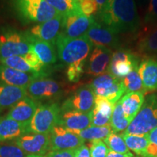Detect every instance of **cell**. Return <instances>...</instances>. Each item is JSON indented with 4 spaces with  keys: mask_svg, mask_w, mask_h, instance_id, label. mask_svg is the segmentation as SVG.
Returning <instances> with one entry per match:
<instances>
[{
    "mask_svg": "<svg viewBox=\"0 0 157 157\" xmlns=\"http://www.w3.org/2000/svg\"><path fill=\"white\" fill-rule=\"evenodd\" d=\"M61 34L68 38H78L85 35L95 22L93 16H87L82 12H75L63 16Z\"/></svg>",
    "mask_w": 157,
    "mask_h": 157,
    "instance_id": "obj_8",
    "label": "cell"
},
{
    "mask_svg": "<svg viewBox=\"0 0 157 157\" xmlns=\"http://www.w3.org/2000/svg\"><path fill=\"white\" fill-rule=\"evenodd\" d=\"M113 1V0H108V4H107V6H106V7H105V8H107V7H110V5H111V3H112ZM105 9H104V10H105ZM102 11H103V10H102Z\"/></svg>",
    "mask_w": 157,
    "mask_h": 157,
    "instance_id": "obj_46",
    "label": "cell"
},
{
    "mask_svg": "<svg viewBox=\"0 0 157 157\" xmlns=\"http://www.w3.org/2000/svg\"><path fill=\"white\" fill-rule=\"evenodd\" d=\"M138 73L147 92L157 90V60L146 58L140 63Z\"/></svg>",
    "mask_w": 157,
    "mask_h": 157,
    "instance_id": "obj_22",
    "label": "cell"
},
{
    "mask_svg": "<svg viewBox=\"0 0 157 157\" xmlns=\"http://www.w3.org/2000/svg\"><path fill=\"white\" fill-rule=\"evenodd\" d=\"M131 122L125 117L121 101H119L115 103L114 108L111 119V126L114 132L125 131Z\"/></svg>",
    "mask_w": 157,
    "mask_h": 157,
    "instance_id": "obj_30",
    "label": "cell"
},
{
    "mask_svg": "<svg viewBox=\"0 0 157 157\" xmlns=\"http://www.w3.org/2000/svg\"><path fill=\"white\" fill-rule=\"evenodd\" d=\"M113 132L111 124L103 127L90 126L83 130L73 132L84 140H94L105 139Z\"/></svg>",
    "mask_w": 157,
    "mask_h": 157,
    "instance_id": "obj_26",
    "label": "cell"
},
{
    "mask_svg": "<svg viewBox=\"0 0 157 157\" xmlns=\"http://www.w3.org/2000/svg\"><path fill=\"white\" fill-rule=\"evenodd\" d=\"M114 105L107 98L95 95V105L92 110L91 126L103 127L111 124Z\"/></svg>",
    "mask_w": 157,
    "mask_h": 157,
    "instance_id": "obj_19",
    "label": "cell"
},
{
    "mask_svg": "<svg viewBox=\"0 0 157 157\" xmlns=\"http://www.w3.org/2000/svg\"><path fill=\"white\" fill-rule=\"evenodd\" d=\"M25 154L16 144L0 145V157H24Z\"/></svg>",
    "mask_w": 157,
    "mask_h": 157,
    "instance_id": "obj_37",
    "label": "cell"
},
{
    "mask_svg": "<svg viewBox=\"0 0 157 157\" xmlns=\"http://www.w3.org/2000/svg\"><path fill=\"white\" fill-rule=\"evenodd\" d=\"M90 85L95 95L107 98L113 104L119 101V98L125 93L122 78L116 77L108 71L96 76Z\"/></svg>",
    "mask_w": 157,
    "mask_h": 157,
    "instance_id": "obj_7",
    "label": "cell"
},
{
    "mask_svg": "<svg viewBox=\"0 0 157 157\" xmlns=\"http://www.w3.org/2000/svg\"><path fill=\"white\" fill-rule=\"evenodd\" d=\"M60 15L66 16L75 12H81L78 1L72 0H45Z\"/></svg>",
    "mask_w": 157,
    "mask_h": 157,
    "instance_id": "obj_31",
    "label": "cell"
},
{
    "mask_svg": "<svg viewBox=\"0 0 157 157\" xmlns=\"http://www.w3.org/2000/svg\"><path fill=\"white\" fill-rule=\"evenodd\" d=\"M121 136L129 150L133 151L135 154L140 156L143 154L150 143L148 134L144 135H134L123 133Z\"/></svg>",
    "mask_w": 157,
    "mask_h": 157,
    "instance_id": "obj_28",
    "label": "cell"
},
{
    "mask_svg": "<svg viewBox=\"0 0 157 157\" xmlns=\"http://www.w3.org/2000/svg\"><path fill=\"white\" fill-rule=\"evenodd\" d=\"M32 50L26 33L12 29L0 33V60L12 56H23Z\"/></svg>",
    "mask_w": 157,
    "mask_h": 157,
    "instance_id": "obj_4",
    "label": "cell"
},
{
    "mask_svg": "<svg viewBox=\"0 0 157 157\" xmlns=\"http://www.w3.org/2000/svg\"><path fill=\"white\" fill-rule=\"evenodd\" d=\"M138 67H135L128 75L122 78L123 86L126 93L139 92L145 94L147 92L143 87L142 79L138 73Z\"/></svg>",
    "mask_w": 157,
    "mask_h": 157,
    "instance_id": "obj_29",
    "label": "cell"
},
{
    "mask_svg": "<svg viewBox=\"0 0 157 157\" xmlns=\"http://www.w3.org/2000/svg\"><path fill=\"white\" fill-rule=\"evenodd\" d=\"M139 58L129 61H111L108 72L116 77L123 78L130 73L135 67L139 66Z\"/></svg>",
    "mask_w": 157,
    "mask_h": 157,
    "instance_id": "obj_27",
    "label": "cell"
},
{
    "mask_svg": "<svg viewBox=\"0 0 157 157\" xmlns=\"http://www.w3.org/2000/svg\"><path fill=\"white\" fill-rule=\"evenodd\" d=\"M26 95L25 88L0 84V110L12 108Z\"/></svg>",
    "mask_w": 157,
    "mask_h": 157,
    "instance_id": "obj_24",
    "label": "cell"
},
{
    "mask_svg": "<svg viewBox=\"0 0 157 157\" xmlns=\"http://www.w3.org/2000/svg\"><path fill=\"white\" fill-rule=\"evenodd\" d=\"M106 157H134V156L130 152L127 153V154H120V153H117L112 151H110Z\"/></svg>",
    "mask_w": 157,
    "mask_h": 157,
    "instance_id": "obj_43",
    "label": "cell"
},
{
    "mask_svg": "<svg viewBox=\"0 0 157 157\" xmlns=\"http://www.w3.org/2000/svg\"><path fill=\"white\" fill-rule=\"evenodd\" d=\"M23 57L24 58L25 61L28 63L29 66L34 69L36 73L39 74H42L41 72H42L43 68H44V64L43 63L42 60H40V58H39L34 50H30L28 53H26Z\"/></svg>",
    "mask_w": 157,
    "mask_h": 157,
    "instance_id": "obj_38",
    "label": "cell"
},
{
    "mask_svg": "<svg viewBox=\"0 0 157 157\" xmlns=\"http://www.w3.org/2000/svg\"><path fill=\"white\" fill-rule=\"evenodd\" d=\"M50 135L51 151L74 150L84 143L81 137L60 125L55 126Z\"/></svg>",
    "mask_w": 157,
    "mask_h": 157,
    "instance_id": "obj_9",
    "label": "cell"
},
{
    "mask_svg": "<svg viewBox=\"0 0 157 157\" xmlns=\"http://www.w3.org/2000/svg\"><path fill=\"white\" fill-rule=\"evenodd\" d=\"M15 144L29 154L43 155L50 150V135L49 134H25L15 140Z\"/></svg>",
    "mask_w": 157,
    "mask_h": 157,
    "instance_id": "obj_13",
    "label": "cell"
},
{
    "mask_svg": "<svg viewBox=\"0 0 157 157\" xmlns=\"http://www.w3.org/2000/svg\"><path fill=\"white\" fill-rule=\"evenodd\" d=\"M104 142L110 151L120 154H127L129 152V149L121 135H118L113 132L106 138L104 139Z\"/></svg>",
    "mask_w": 157,
    "mask_h": 157,
    "instance_id": "obj_33",
    "label": "cell"
},
{
    "mask_svg": "<svg viewBox=\"0 0 157 157\" xmlns=\"http://www.w3.org/2000/svg\"><path fill=\"white\" fill-rule=\"evenodd\" d=\"M148 138L150 143L154 146L157 153V127L148 133Z\"/></svg>",
    "mask_w": 157,
    "mask_h": 157,
    "instance_id": "obj_42",
    "label": "cell"
},
{
    "mask_svg": "<svg viewBox=\"0 0 157 157\" xmlns=\"http://www.w3.org/2000/svg\"><path fill=\"white\" fill-rule=\"evenodd\" d=\"M90 151L91 157H106L110 151L106 144L101 140L90 141Z\"/></svg>",
    "mask_w": 157,
    "mask_h": 157,
    "instance_id": "obj_35",
    "label": "cell"
},
{
    "mask_svg": "<svg viewBox=\"0 0 157 157\" xmlns=\"http://www.w3.org/2000/svg\"><path fill=\"white\" fill-rule=\"evenodd\" d=\"M1 119H2V117H0V120H1Z\"/></svg>",
    "mask_w": 157,
    "mask_h": 157,
    "instance_id": "obj_48",
    "label": "cell"
},
{
    "mask_svg": "<svg viewBox=\"0 0 157 157\" xmlns=\"http://www.w3.org/2000/svg\"><path fill=\"white\" fill-rule=\"evenodd\" d=\"M63 19L64 17L59 14L50 21L34 25L29 32L36 38L55 44L62 32Z\"/></svg>",
    "mask_w": 157,
    "mask_h": 157,
    "instance_id": "obj_14",
    "label": "cell"
},
{
    "mask_svg": "<svg viewBox=\"0 0 157 157\" xmlns=\"http://www.w3.org/2000/svg\"><path fill=\"white\" fill-rule=\"evenodd\" d=\"M80 10L87 16H93L99 12V7L95 0H78Z\"/></svg>",
    "mask_w": 157,
    "mask_h": 157,
    "instance_id": "obj_39",
    "label": "cell"
},
{
    "mask_svg": "<svg viewBox=\"0 0 157 157\" xmlns=\"http://www.w3.org/2000/svg\"><path fill=\"white\" fill-rule=\"evenodd\" d=\"M102 24L117 34H134L140 27V21L134 0H113L98 13Z\"/></svg>",
    "mask_w": 157,
    "mask_h": 157,
    "instance_id": "obj_1",
    "label": "cell"
},
{
    "mask_svg": "<svg viewBox=\"0 0 157 157\" xmlns=\"http://www.w3.org/2000/svg\"><path fill=\"white\" fill-rule=\"evenodd\" d=\"M72 1H78V0H72Z\"/></svg>",
    "mask_w": 157,
    "mask_h": 157,
    "instance_id": "obj_47",
    "label": "cell"
},
{
    "mask_svg": "<svg viewBox=\"0 0 157 157\" xmlns=\"http://www.w3.org/2000/svg\"><path fill=\"white\" fill-rule=\"evenodd\" d=\"M112 55V51L109 48L95 47L90 56L87 66V74L98 76L107 72Z\"/></svg>",
    "mask_w": 157,
    "mask_h": 157,
    "instance_id": "obj_16",
    "label": "cell"
},
{
    "mask_svg": "<svg viewBox=\"0 0 157 157\" xmlns=\"http://www.w3.org/2000/svg\"><path fill=\"white\" fill-rule=\"evenodd\" d=\"M157 127V94L147 96L136 117L124 134L144 135Z\"/></svg>",
    "mask_w": 157,
    "mask_h": 157,
    "instance_id": "obj_3",
    "label": "cell"
},
{
    "mask_svg": "<svg viewBox=\"0 0 157 157\" xmlns=\"http://www.w3.org/2000/svg\"><path fill=\"white\" fill-rule=\"evenodd\" d=\"M29 133V127L8 117L0 120V142L17 139Z\"/></svg>",
    "mask_w": 157,
    "mask_h": 157,
    "instance_id": "obj_23",
    "label": "cell"
},
{
    "mask_svg": "<svg viewBox=\"0 0 157 157\" xmlns=\"http://www.w3.org/2000/svg\"><path fill=\"white\" fill-rule=\"evenodd\" d=\"M97 2L98 7H99V12L103 10L106 7L108 4V0H95Z\"/></svg>",
    "mask_w": 157,
    "mask_h": 157,
    "instance_id": "obj_44",
    "label": "cell"
},
{
    "mask_svg": "<svg viewBox=\"0 0 157 157\" xmlns=\"http://www.w3.org/2000/svg\"><path fill=\"white\" fill-rule=\"evenodd\" d=\"M60 91V85L58 82L41 76L31 82L26 88L27 95L34 101L50 100L56 98Z\"/></svg>",
    "mask_w": 157,
    "mask_h": 157,
    "instance_id": "obj_12",
    "label": "cell"
},
{
    "mask_svg": "<svg viewBox=\"0 0 157 157\" xmlns=\"http://www.w3.org/2000/svg\"><path fill=\"white\" fill-rule=\"evenodd\" d=\"M56 45L60 60L68 64L85 61L93 47L86 35L73 39L62 34L56 39Z\"/></svg>",
    "mask_w": 157,
    "mask_h": 157,
    "instance_id": "obj_2",
    "label": "cell"
},
{
    "mask_svg": "<svg viewBox=\"0 0 157 157\" xmlns=\"http://www.w3.org/2000/svg\"><path fill=\"white\" fill-rule=\"evenodd\" d=\"M120 101L125 117L131 122L142 107L144 94L139 92L127 93Z\"/></svg>",
    "mask_w": 157,
    "mask_h": 157,
    "instance_id": "obj_25",
    "label": "cell"
},
{
    "mask_svg": "<svg viewBox=\"0 0 157 157\" xmlns=\"http://www.w3.org/2000/svg\"><path fill=\"white\" fill-rule=\"evenodd\" d=\"M89 40L96 47L117 49L119 46L118 34L106 25L95 22L85 34Z\"/></svg>",
    "mask_w": 157,
    "mask_h": 157,
    "instance_id": "obj_11",
    "label": "cell"
},
{
    "mask_svg": "<svg viewBox=\"0 0 157 157\" xmlns=\"http://www.w3.org/2000/svg\"><path fill=\"white\" fill-rule=\"evenodd\" d=\"M60 108L56 103H48L37 107L29 127V133L49 134L58 125Z\"/></svg>",
    "mask_w": 157,
    "mask_h": 157,
    "instance_id": "obj_6",
    "label": "cell"
},
{
    "mask_svg": "<svg viewBox=\"0 0 157 157\" xmlns=\"http://www.w3.org/2000/svg\"><path fill=\"white\" fill-rule=\"evenodd\" d=\"M84 61L69 64L66 71L68 79L71 82H78L84 72Z\"/></svg>",
    "mask_w": 157,
    "mask_h": 157,
    "instance_id": "obj_34",
    "label": "cell"
},
{
    "mask_svg": "<svg viewBox=\"0 0 157 157\" xmlns=\"http://www.w3.org/2000/svg\"><path fill=\"white\" fill-rule=\"evenodd\" d=\"M144 23L146 27L157 25V0H150L148 10L144 17Z\"/></svg>",
    "mask_w": 157,
    "mask_h": 157,
    "instance_id": "obj_36",
    "label": "cell"
},
{
    "mask_svg": "<svg viewBox=\"0 0 157 157\" xmlns=\"http://www.w3.org/2000/svg\"><path fill=\"white\" fill-rule=\"evenodd\" d=\"M26 157H44L42 156V155H36V154H30L29 156H27Z\"/></svg>",
    "mask_w": 157,
    "mask_h": 157,
    "instance_id": "obj_45",
    "label": "cell"
},
{
    "mask_svg": "<svg viewBox=\"0 0 157 157\" xmlns=\"http://www.w3.org/2000/svg\"><path fill=\"white\" fill-rule=\"evenodd\" d=\"M92 113V111L87 113L74 110L60 111L58 125L71 132L83 130L91 126Z\"/></svg>",
    "mask_w": 157,
    "mask_h": 157,
    "instance_id": "obj_15",
    "label": "cell"
},
{
    "mask_svg": "<svg viewBox=\"0 0 157 157\" xmlns=\"http://www.w3.org/2000/svg\"><path fill=\"white\" fill-rule=\"evenodd\" d=\"M74 150L65 151H52L47 154V157H74Z\"/></svg>",
    "mask_w": 157,
    "mask_h": 157,
    "instance_id": "obj_40",
    "label": "cell"
},
{
    "mask_svg": "<svg viewBox=\"0 0 157 157\" xmlns=\"http://www.w3.org/2000/svg\"><path fill=\"white\" fill-rule=\"evenodd\" d=\"M32 50L44 65L53 64L57 61V55L54 44L36 38L29 32H25Z\"/></svg>",
    "mask_w": 157,
    "mask_h": 157,
    "instance_id": "obj_21",
    "label": "cell"
},
{
    "mask_svg": "<svg viewBox=\"0 0 157 157\" xmlns=\"http://www.w3.org/2000/svg\"><path fill=\"white\" fill-rule=\"evenodd\" d=\"M95 95L90 84L82 86L64 102L60 111H74L90 112L95 105Z\"/></svg>",
    "mask_w": 157,
    "mask_h": 157,
    "instance_id": "obj_10",
    "label": "cell"
},
{
    "mask_svg": "<svg viewBox=\"0 0 157 157\" xmlns=\"http://www.w3.org/2000/svg\"><path fill=\"white\" fill-rule=\"evenodd\" d=\"M36 109L37 104L35 101L25 97L13 105L6 117L29 127Z\"/></svg>",
    "mask_w": 157,
    "mask_h": 157,
    "instance_id": "obj_18",
    "label": "cell"
},
{
    "mask_svg": "<svg viewBox=\"0 0 157 157\" xmlns=\"http://www.w3.org/2000/svg\"><path fill=\"white\" fill-rule=\"evenodd\" d=\"M74 157H91L90 148L85 145H82L75 149Z\"/></svg>",
    "mask_w": 157,
    "mask_h": 157,
    "instance_id": "obj_41",
    "label": "cell"
},
{
    "mask_svg": "<svg viewBox=\"0 0 157 157\" xmlns=\"http://www.w3.org/2000/svg\"><path fill=\"white\" fill-rule=\"evenodd\" d=\"M15 7L27 21L44 23L59 13L45 0H15Z\"/></svg>",
    "mask_w": 157,
    "mask_h": 157,
    "instance_id": "obj_5",
    "label": "cell"
},
{
    "mask_svg": "<svg viewBox=\"0 0 157 157\" xmlns=\"http://www.w3.org/2000/svg\"><path fill=\"white\" fill-rule=\"evenodd\" d=\"M39 76L41 74L25 73L0 64V84L26 89L31 82Z\"/></svg>",
    "mask_w": 157,
    "mask_h": 157,
    "instance_id": "obj_17",
    "label": "cell"
},
{
    "mask_svg": "<svg viewBox=\"0 0 157 157\" xmlns=\"http://www.w3.org/2000/svg\"><path fill=\"white\" fill-rule=\"evenodd\" d=\"M0 64H2L4 66L20 71L25 72V73L39 74L36 73L34 69L29 66V64L25 61L23 56H12L2 59L0 60Z\"/></svg>",
    "mask_w": 157,
    "mask_h": 157,
    "instance_id": "obj_32",
    "label": "cell"
},
{
    "mask_svg": "<svg viewBox=\"0 0 157 157\" xmlns=\"http://www.w3.org/2000/svg\"><path fill=\"white\" fill-rule=\"evenodd\" d=\"M136 48L138 55L146 58L157 55V25L143 29L137 39Z\"/></svg>",
    "mask_w": 157,
    "mask_h": 157,
    "instance_id": "obj_20",
    "label": "cell"
}]
</instances>
